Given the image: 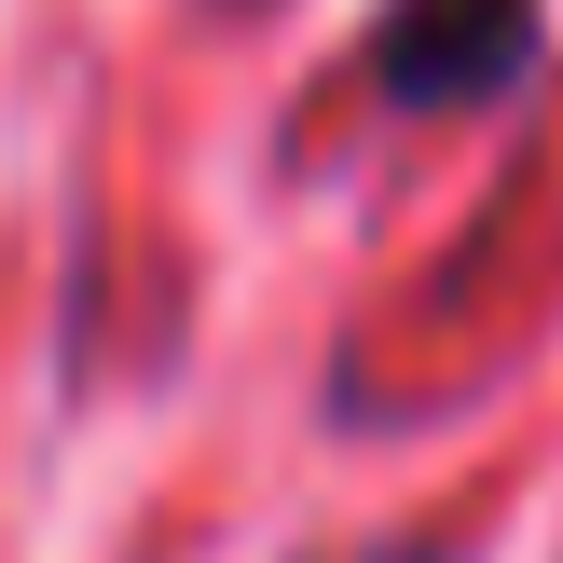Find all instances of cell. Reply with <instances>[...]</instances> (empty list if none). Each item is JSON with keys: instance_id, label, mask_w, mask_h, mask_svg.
I'll list each match as a JSON object with an SVG mask.
<instances>
[{"instance_id": "obj_1", "label": "cell", "mask_w": 563, "mask_h": 563, "mask_svg": "<svg viewBox=\"0 0 563 563\" xmlns=\"http://www.w3.org/2000/svg\"><path fill=\"white\" fill-rule=\"evenodd\" d=\"M537 55V0H399L372 27V82L399 110H482Z\"/></svg>"}]
</instances>
